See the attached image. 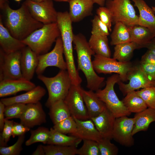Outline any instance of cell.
I'll return each mask as SVG.
<instances>
[{
  "mask_svg": "<svg viewBox=\"0 0 155 155\" xmlns=\"http://www.w3.org/2000/svg\"><path fill=\"white\" fill-rule=\"evenodd\" d=\"M8 0H0L2 22L11 34L22 40L44 24L34 19L24 2L18 9H12Z\"/></svg>",
  "mask_w": 155,
  "mask_h": 155,
  "instance_id": "1",
  "label": "cell"
},
{
  "mask_svg": "<svg viewBox=\"0 0 155 155\" xmlns=\"http://www.w3.org/2000/svg\"><path fill=\"white\" fill-rule=\"evenodd\" d=\"M73 43L77 54L78 69L81 70L84 74L87 87L96 91L102 87L105 78L98 76L94 69L91 58L95 53L85 36L81 33L74 34Z\"/></svg>",
  "mask_w": 155,
  "mask_h": 155,
  "instance_id": "2",
  "label": "cell"
},
{
  "mask_svg": "<svg viewBox=\"0 0 155 155\" xmlns=\"http://www.w3.org/2000/svg\"><path fill=\"white\" fill-rule=\"evenodd\" d=\"M57 22L60 32L67 71L71 80L73 82L77 81L80 77L74 60L73 48L74 34L72 22L69 12H58Z\"/></svg>",
  "mask_w": 155,
  "mask_h": 155,
  "instance_id": "3",
  "label": "cell"
},
{
  "mask_svg": "<svg viewBox=\"0 0 155 155\" xmlns=\"http://www.w3.org/2000/svg\"><path fill=\"white\" fill-rule=\"evenodd\" d=\"M61 36L57 22L44 24L22 41L38 55L48 52L54 42Z\"/></svg>",
  "mask_w": 155,
  "mask_h": 155,
  "instance_id": "4",
  "label": "cell"
},
{
  "mask_svg": "<svg viewBox=\"0 0 155 155\" xmlns=\"http://www.w3.org/2000/svg\"><path fill=\"white\" fill-rule=\"evenodd\" d=\"M37 78L44 84L48 90V98L45 105L49 108L55 102L64 100L72 85L66 70H61L53 77L40 74L38 75Z\"/></svg>",
  "mask_w": 155,
  "mask_h": 155,
  "instance_id": "5",
  "label": "cell"
},
{
  "mask_svg": "<svg viewBox=\"0 0 155 155\" xmlns=\"http://www.w3.org/2000/svg\"><path fill=\"white\" fill-rule=\"evenodd\" d=\"M121 81L119 75L114 74L107 78L106 85L103 89L96 91L98 97L105 104L107 108L116 118L123 116H129L131 114L125 106L122 101L118 98L114 90L116 83Z\"/></svg>",
  "mask_w": 155,
  "mask_h": 155,
  "instance_id": "6",
  "label": "cell"
},
{
  "mask_svg": "<svg viewBox=\"0 0 155 155\" xmlns=\"http://www.w3.org/2000/svg\"><path fill=\"white\" fill-rule=\"evenodd\" d=\"M105 4L112 13L113 24L121 22L128 27L138 25L139 16L130 0H106Z\"/></svg>",
  "mask_w": 155,
  "mask_h": 155,
  "instance_id": "7",
  "label": "cell"
},
{
  "mask_svg": "<svg viewBox=\"0 0 155 155\" xmlns=\"http://www.w3.org/2000/svg\"><path fill=\"white\" fill-rule=\"evenodd\" d=\"M94 57L92 63L96 73L105 74L115 73L119 75L121 81L128 80V73L133 66L131 62H120L113 58L97 55H95Z\"/></svg>",
  "mask_w": 155,
  "mask_h": 155,
  "instance_id": "8",
  "label": "cell"
},
{
  "mask_svg": "<svg viewBox=\"0 0 155 155\" xmlns=\"http://www.w3.org/2000/svg\"><path fill=\"white\" fill-rule=\"evenodd\" d=\"M55 42L52 51L38 55V64L35 72L38 75L42 74L49 67H55L60 70H67V63L63 57L64 51L61 36L57 39Z\"/></svg>",
  "mask_w": 155,
  "mask_h": 155,
  "instance_id": "9",
  "label": "cell"
},
{
  "mask_svg": "<svg viewBox=\"0 0 155 155\" xmlns=\"http://www.w3.org/2000/svg\"><path fill=\"white\" fill-rule=\"evenodd\" d=\"M21 51L9 53L0 49V81L23 78L21 68Z\"/></svg>",
  "mask_w": 155,
  "mask_h": 155,
  "instance_id": "10",
  "label": "cell"
},
{
  "mask_svg": "<svg viewBox=\"0 0 155 155\" xmlns=\"http://www.w3.org/2000/svg\"><path fill=\"white\" fill-rule=\"evenodd\" d=\"M53 1L36 2L26 0L24 2L33 17L45 24L57 22L58 12L54 7Z\"/></svg>",
  "mask_w": 155,
  "mask_h": 155,
  "instance_id": "11",
  "label": "cell"
},
{
  "mask_svg": "<svg viewBox=\"0 0 155 155\" xmlns=\"http://www.w3.org/2000/svg\"><path fill=\"white\" fill-rule=\"evenodd\" d=\"M83 90L80 85H72L64 100L71 116L80 120H85L90 119V118L84 102Z\"/></svg>",
  "mask_w": 155,
  "mask_h": 155,
  "instance_id": "12",
  "label": "cell"
},
{
  "mask_svg": "<svg viewBox=\"0 0 155 155\" xmlns=\"http://www.w3.org/2000/svg\"><path fill=\"white\" fill-rule=\"evenodd\" d=\"M135 118L123 116L116 118L113 129L112 137L121 145L126 147L134 145V140L132 132Z\"/></svg>",
  "mask_w": 155,
  "mask_h": 155,
  "instance_id": "13",
  "label": "cell"
},
{
  "mask_svg": "<svg viewBox=\"0 0 155 155\" xmlns=\"http://www.w3.org/2000/svg\"><path fill=\"white\" fill-rule=\"evenodd\" d=\"M127 80H129L128 84H125L121 81L117 83L124 96L136 90L154 86V81L149 78L140 65L133 66L128 73Z\"/></svg>",
  "mask_w": 155,
  "mask_h": 155,
  "instance_id": "14",
  "label": "cell"
},
{
  "mask_svg": "<svg viewBox=\"0 0 155 155\" xmlns=\"http://www.w3.org/2000/svg\"><path fill=\"white\" fill-rule=\"evenodd\" d=\"M19 119L21 123L30 128L46 121V115L40 102L26 104Z\"/></svg>",
  "mask_w": 155,
  "mask_h": 155,
  "instance_id": "15",
  "label": "cell"
},
{
  "mask_svg": "<svg viewBox=\"0 0 155 155\" xmlns=\"http://www.w3.org/2000/svg\"><path fill=\"white\" fill-rule=\"evenodd\" d=\"M36 86L34 83L23 78L4 80L0 81V97L15 94L22 91H28Z\"/></svg>",
  "mask_w": 155,
  "mask_h": 155,
  "instance_id": "16",
  "label": "cell"
},
{
  "mask_svg": "<svg viewBox=\"0 0 155 155\" xmlns=\"http://www.w3.org/2000/svg\"><path fill=\"white\" fill-rule=\"evenodd\" d=\"M38 56L28 46L22 50L20 65L23 78L30 81L33 78L38 64Z\"/></svg>",
  "mask_w": 155,
  "mask_h": 155,
  "instance_id": "17",
  "label": "cell"
},
{
  "mask_svg": "<svg viewBox=\"0 0 155 155\" xmlns=\"http://www.w3.org/2000/svg\"><path fill=\"white\" fill-rule=\"evenodd\" d=\"M116 117L107 108L97 116L90 119L103 137L113 139Z\"/></svg>",
  "mask_w": 155,
  "mask_h": 155,
  "instance_id": "18",
  "label": "cell"
},
{
  "mask_svg": "<svg viewBox=\"0 0 155 155\" xmlns=\"http://www.w3.org/2000/svg\"><path fill=\"white\" fill-rule=\"evenodd\" d=\"M69 3V13L72 22H78L92 15L93 0H70Z\"/></svg>",
  "mask_w": 155,
  "mask_h": 155,
  "instance_id": "19",
  "label": "cell"
},
{
  "mask_svg": "<svg viewBox=\"0 0 155 155\" xmlns=\"http://www.w3.org/2000/svg\"><path fill=\"white\" fill-rule=\"evenodd\" d=\"M46 92L44 88L38 86L25 93L13 97L2 98L0 101L5 106L15 103L26 104L36 103L39 102L45 95Z\"/></svg>",
  "mask_w": 155,
  "mask_h": 155,
  "instance_id": "20",
  "label": "cell"
},
{
  "mask_svg": "<svg viewBox=\"0 0 155 155\" xmlns=\"http://www.w3.org/2000/svg\"><path fill=\"white\" fill-rule=\"evenodd\" d=\"M77 124L76 131L70 135L84 140H90L99 142L103 138L90 119L85 120L73 117Z\"/></svg>",
  "mask_w": 155,
  "mask_h": 155,
  "instance_id": "21",
  "label": "cell"
},
{
  "mask_svg": "<svg viewBox=\"0 0 155 155\" xmlns=\"http://www.w3.org/2000/svg\"><path fill=\"white\" fill-rule=\"evenodd\" d=\"M0 45L5 53L21 51L26 46L21 40L13 36L3 24L0 16Z\"/></svg>",
  "mask_w": 155,
  "mask_h": 155,
  "instance_id": "22",
  "label": "cell"
},
{
  "mask_svg": "<svg viewBox=\"0 0 155 155\" xmlns=\"http://www.w3.org/2000/svg\"><path fill=\"white\" fill-rule=\"evenodd\" d=\"M139 12L138 25L149 29L155 36V15L154 12L144 0H131Z\"/></svg>",
  "mask_w": 155,
  "mask_h": 155,
  "instance_id": "23",
  "label": "cell"
},
{
  "mask_svg": "<svg viewBox=\"0 0 155 155\" xmlns=\"http://www.w3.org/2000/svg\"><path fill=\"white\" fill-rule=\"evenodd\" d=\"M82 92L84 102L90 119L97 116L106 108L105 104L94 91L90 90L86 91L83 89Z\"/></svg>",
  "mask_w": 155,
  "mask_h": 155,
  "instance_id": "24",
  "label": "cell"
},
{
  "mask_svg": "<svg viewBox=\"0 0 155 155\" xmlns=\"http://www.w3.org/2000/svg\"><path fill=\"white\" fill-rule=\"evenodd\" d=\"M129 27L131 42L137 44L140 48H146L155 37L153 33L144 26L135 25Z\"/></svg>",
  "mask_w": 155,
  "mask_h": 155,
  "instance_id": "25",
  "label": "cell"
},
{
  "mask_svg": "<svg viewBox=\"0 0 155 155\" xmlns=\"http://www.w3.org/2000/svg\"><path fill=\"white\" fill-rule=\"evenodd\" d=\"M134 117L135 123L132 132L133 135L139 132L147 131L150 124L155 122V109L147 108L135 113Z\"/></svg>",
  "mask_w": 155,
  "mask_h": 155,
  "instance_id": "26",
  "label": "cell"
},
{
  "mask_svg": "<svg viewBox=\"0 0 155 155\" xmlns=\"http://www.w3.org/2000/svg\"><path fill=\"white\" fill-rule=\"evenodd\" d=\"M50 137L47 144L77 147L82 140L76 137L68 136L57 131L53 128L50 129Z\"/></svg>",
  "mask_w": 155,
  "mask_h": 155,
  "instance_id": "27",
  "label": "cell"
},
{
  "mask_svg": "<svg viewBox=\"0 0 155 155\" xmlns=\"http://www.w3.org/2000/svg\"><path fill=\"white\" fill-rule=\"evenodd\" d=\"M88 42L95 55L111 57V51L107 36L91 34Z\"/></svg>",
  "mask_w": 155,
  "mask_h": 155,
  "instance_id": "28",
  "label": "cell"
},
{
  "mask_svg": "<svg viewBox=\"0 0 155 155\" xmlns=\"http://www.w3.org/2000/svg\"><path fill=\"white\" fill-rule=\"evenodd\" d=\"M139 49L140 46L133 42L116 45L114 47L113 58L120 62L130 61L134 51Z\"/></svg>",
  "mask_w": 155,
  "mask_h": 155,
  "instance_id": "29",
  "label": "cell"
},
{
  "mask_svg": "<svg viewBox=\"0 0 155 155\" xmlns=\"http://www.w3.org/2000/svg\"><path fill=\"white\" fill-rule=\"evenodd\" d=\"M111 45L131 42L129 27L121 22H117L111 35Z\"/></svg>",
  "mask_w": 155,
  "mask_h": 155,
  "instance_id": "30",
  "label": "cell"
},
{
  "mask_svg": "<svg viewBox=\"0 0 155 155\" xmlns=\"http://www.w3.org/2000/svg\"><path fill=\"white\" fill-rule=\"evenodd\" d=\"M125 96L122 101L127 110L131 113H139L148 108L144 100L136 91L129 92Z\"/></svg>",
  "mask_w": 155,
  "mask_h": 155,
  "instance_id": "31",
  "label": "cell"
},
{
  "mask_svg": "<svg viewBox=\"0 0 155 155\" xmlns=\"http://www.w3.org/2000/svg\"><path fill=\"white\" fill-rule=\"evenodd\" d=\"M49 115L54 125L71 116L69 110L64 100H59L49 108Z\"/></svg>",
  "mask_w": 155,
  "mask_h": 155,
  "instance_id": "32",
  "label": "cell"
},
{
  "mask_svg": "<svg viewBox=\"0 0 155 155\" xmlns=\"http://www.w3.org/2000/svg\"><path fill=\"white\" fill-rule=\"evenodd\" d=\"M30 133L29 138L25 142L26 146L37 142L47 144L50 137V131L47 128L40 127L35 130H31Z\"/></svg>",
  "mask_w": 155,
  "mask_h": 155,
  "instance_id": "33",
  "label": "cell"
},
{
  "mask_svg": "<svg viewBox=\"0 0 155 155\" xmlns=\"http://www.w3.org/2000/svg\"><path fill=\"white\" fill-rule=\"evenodd\" d=\"M45 155H75L77 149L74 146H65L53 144L43 146Z\"/></svg>",
  "mask_w": 155,
  "mask_h": 155,
  "instance_id": "34",
  "label": "cell"
},
{
  "mask_svg": "<svg viewBox=\"0 0 155 155\" xmlns=\"http://www.w3.org/2000/svg\"><path fill=\"white\" fill-rule=\"evenodd\" d=\"M53 128L62 133L70 135L76 131V123L73 117L71 116L62 121L54 125Z\"/></svg>",
  "mask_w": 155,
  "mask_h": 155,
  "instance_id": "35",
  "label": "cell"
},
{
  "mask_svg": "<svg viewBox=\"0 0 155 155\" xmlns=\"http://www.w3.org/2000/svg\"><path fill=\"white\" fill-rule=\"evenodd\" d=\"M82 146L77 150L79 155H100L97 142L90 140H84Z\"/></svg>",
  "mask_w": 155,
  "mask_h": 155,
  "instance_id": "36",
  "label": "cell"
},
{
  "mask_svg": "<svg viewBox=\"0 0 155 155\" xmlns=\"http://www.w3.org/2000/svg\"><path fill=\"white\" fill-rule=\"evenodd\" d=\"M26 105L21 103H15L5 106L4 112L5 119H19L25 110Z\"/></svg>",
  "mask_w": 155,
  "mask_h": 155,
  "instance_id": "37",
  "label": "cell"
},
{
  "mask_svg": "<svg viewBox=\"0 0 155 155\" xmlns=\"http://www.w3.org/2000/svg\"><path fill=\"white\" fill-rule=\"evenodd\" d=\"M144 100L148 108L155 109V87H147L136 91Z\"/></svg>",
  "mask_w": 155,
  "mask_h": 155,
  "instance_id": "38",
  "label": "cell"
},
{
  "mask_svg": "<svg viewBox=\"0 0 155 155\" xmlns=\"http://www.w3.org/2000/svg\"><path fill=\"white\" fill-rule=\"evenodd\" d=\"M25 134L18 136L16 142L13 145L8 147H0L1 155H18L22 150V145L24 141Z\"/></svg>",
  "mask_w": 155,
  "mask_h": 155,
  "instance_id": "39",
  "label": "cell"
},
{
  "mask_svg": "<svg viewBox=\"0 0 155 155\" xmlns=\"http://www.w3.org/2000/svg\"><path fill=\"white\" fill-rule=\"evenodd\" d=\"M111 140L104 138L97 142L100 155H117L119 152L118 147L111 142Z\"/></svg>",
  "mask_w": 155,
  "mask_h": 155,
  "instance_id": "40",
  "label": "cell"
},
{
  "mask_svg": "<svg viewBox=\"0 0 155 155\" xmlns=\"http://www.w3.org/2000/svg\"><path fill=\"white\" fill-rule=\"evenodd\" d=\"M92 22V35L107 36L109 34L107 26L100 20L97 15L95 16Z\"/></svg>",
  "mask_w": 155,
  "mask_h": 155,
  "instance_id": "41",
  "label": "cell"
},
{
  "mask_svg": "<svg viewBox=\"0 0 155 155\" xmlns=\"http://www.w3.org/2000/svg\"><path fill=\"white\" fill-rule=\"evenodd\" d=\"M14 122L13 120L5 119L4 127L0 134V146H7V143L12 135Z\"/></svg>",
  "mask_w": 155,
  "mask_h": 155,
  "instance_id": "42",
  "label": "cell"
},
{
  "mask_svg": "<svg viewBox=\"0 0 155 155\" xmlns=\"http://www.w3.org/2000/svg\"><path fill=\"white\" fill-rule=\"evenodd\" d=\"M96 13L100 20L107 26L109 31L111 32L113 17L110 10L106 7L100 6L97 9Z\"/></svg>",
  "mask_w": 155,
  "mask_h": 155,
  "instance_id": "43",
  "label": "cell"
},
{
  "mask_svg": "<svg viewBox=\"0 0 155 155\" xmlns=\"http://www.w3.org/2000/svg\"><path fill=\"white\" fill-rule=\"evenodd\" d=\"M30 129V128L25 126L21 123H18L14 122L12 136L14 138L16 136L25 134L26 132L29 131Z\"/></svg>",
  "mask_w": 155,
  "mask_h": 155,
  "instance_id": "44",
  "label": "cell"
},
{
  "mask_svg": "<svg viewBox=\"0 0 155 155\" xmlns=\"http://www.w3.org/2000/svg\"><path fill=\"white\" fill-rule=\"evenodd\" d=\"M139 65L149 78L152 81H155V65L143 63H140Z\"/></svg>",
  "mask_w": 155,
  "mask_h": 155,
  "instance_id": "45",
  "label": "cell"
},
{
  "mask_svg": "<svg viewBox=\"0 0 155 155\" xmlns=\"http://www.w3.org/2000/svg\"><path fill=\"white\" fill-rule=\"evenodd\" d=\"M140 63H148L155 65V54L148 50L142 56Z\"/></svg>",
  "mask_w": 155,
  "mask_h": 155,
  "instance_id": "46",
  "label": "cell"
},
{
  "mask_svg": "<svg viewBox=\"0 0 155 155\" xmlns=\"http://www.w3.org/2000/svg\"><path fill=\"white\" fill-rule=\"evenodd\" d=\"M5 105L0 101V130L2 131L4 125L5 119L4 115V109Z\"/></svg>",
  "mask_w": 155,
  "mask_h": 155,
  "instance_id": "47",
  "label": "cell"
},
{
  "mask_svg": "<svg viewBox=\"0 0 155 155\" xmlns=\"http://www.w3.org/2000/svg\"><path fill=\"white\" fill-rule=\"evenodd\" d=\"M32 154V155H45L43 146L41 144L38 145Z\"/></svg>",
  "mask_w": 155,
  "mask_h": 155,
  "instance_id": "48",
  "label": "cell"
},
{
  "mask_svg": "<svg viewBox=\"0 0 155 155\" xmlns=\"http://www.w3.org/2000/svg\"><path fill=\"white\" fill-rule=\"evenodd\" d=\"M146 48L148 50L155 54V37L152 40Z\"/></svg>",
  "mask_w": 155,
  "mask_h": 155,
  "instance_id": "49",
  "label": "cell"
},
{
  "mask_svg": "<svg viewBox=\"0 0 155 155\" xmlns=\"http://www.w3.org/2000/svg\"><path fill=\"white\" fill-rule=\"evenodd\" d=\"M94 3H96L100 6H104L106 0H93Z\"/></svg>",
  "mask_w": 155,
  "mask_h": 155,
  "instance_id": "50",
  "label": "cell"
},
{
  "mask_svg": "<svg viewBox=\"0 0 155 155\" xmlns=\"http://www.w3.org/2000/svg\"><path fill=\"white\" fill-rule=\"evenodd\" d=\"M57 2H69L70 0H53Z\"/></svg>",
  "mask_w": 155,
  "mask_h": 155,
  "instance_id": "51",
  "label": "cell"
},
{
  "mask_svg": "<svg viewBox=\"0 0 155 155\" xmlns=\"http://www.w3.org/2000/svg\"><path fill=\"white\" fill-rule=\"evenodd\" d=\"M34 1L36 2H39L42 1L43 0H31Z\"/></svg>",
  "mask_w": 155,
  "mask_h": 155,
  "instance_id": "52",
  "label": "cell"
},
{
  "mask_svg": "<svg viewBox=\"0 0 155 155\" xmlns=\"http://www.w3.org/2000/svg\"><path fill=\"white\" fill-rule=\"evenodd\" d=\"M152 9L153 11L154 12V13H155V7L152 6Z\"/></svg>",
  "mask_w": 155,
  "mask_h": 155,
  "instance_id": "53",
  "label": "cell"
},
{
  "mask_svg": "<svg viewBox=\"0 0 155 155\" xmlns=\"http://www.w3.org/2000/svg\"><path fill=\"white\" fill-rule=\"evenodd\" d=\"M14 0L16 1L19 2L20 1L22 0Z\"/></svg>",
  "mask_w": 155,
  "mask_h": 155,
  "instance_id": "54",
  "label": "cell"
},
{
  "mask_svg": "<svg viewBox=\"0 0 155 155\" xmlns=\"http://www.w3.org/2000/svg\"><path fill=\"white\" fill-rule=\"evenodd\" d=\"M154 86L155 87V81H154Z\"/></svg>",
  "mask_w": 155,
  "mask_h": 155,
  "instance_id": "55",
  "label": "cell"
}]
</instances>
